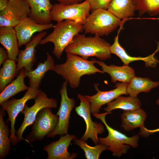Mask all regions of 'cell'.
I'll return each mask as SVG.
<instances>
[{
  "instance_id": "20",
  "label": "cell",
  "mask_w": 159,
  "mask_h": 159,
  "mask_svg": "<svg viewBox=\"0 0 159 159\" xmlns=\"http://www.w3.org/2000/svg\"><path fill=\"white\" fill-rule=\"evenodd\" d=\"M0 42L7 52L9 58L15 61L20 50L15 30L9 26L0 27Z\"/></svg>"
},
{
  "instance_id": "2",
  "label": "cell",
  "mask_w": 159,
  "mask_h": 159,
  "mask_svg": "<svg viewBox=\"0 0 159 159\" xmlns=\"http://www.w3.org/2000/svg\"><path fill=\"white\" fill-rule=\"evenodd\" d=\"M66 54L65 62L55 65L54 72L65 80L71 88H75L79 86L80 78L83 75L104 73L103 70L95 66L94 64L97 62L95 59L87 60L77 55Z\"/></svg>"
},
{
  "instance_id": "21",
  "label": "cell",
  "mask_w": 159,
  "mask_h": 159,
  "mask_svg": "<svg viewBox=\"0 0 159 159\" xmlns=\"http://www.w3.org/2000/svg\"><path fill=\"white\" fill-rule=\"evenodd\" d=\"M97 63L101 67L104 73H107L110 76L111 82L115 84L117 81L128 83L132 77L135 76L134 69L129 66L107 65L103 61L99 60H97Z\"/></svg>"
},
{
  "instance_id": "32",
  "label": "cell",
  "mask_w": 159,
  "mask_h": 159,
  "mask_svg": "<svg viewBox=\"0 0 159 159\" xmlns=\"http://www.w3.org/2000/svg\"><path fill=\"white\" fill-rule=\"evenodd\" d=\"M158 132H159V128L153 130H149L145 127L140 130L139 134L143 137H147L150 135Z\"/></svg>"
},
{
  "instance_id": "11",
  "label": "cell",
  "mask_w": 159,
  "mask_h": 159,
  "mask_svg": "<svg viewBox=\"0 0 159 159\" xmlns=\"http://www.w3.org/2000/svg\"><path fill=\"white\" fill-rule=\"evenodd\" d=\"M67 83L65 81L59 90L61 96L60 105L56 113L59 117L58 123L55 129L46 136L47 138H53L58 135H64L68 133L70 115L75 102L74 98H70L68 96Z\"/></svg>"
},
{
  "instance_id": "9",
  "label": "cell",
  "mask_w": 159,
  "mask_h": 159,
  "mask_svg": "<svg viewBox=\"0 0 159 159\" xmlns=\"http://www.w3.org/2000/svg\"><path fill=\"white\" fill-rule=\"evenodd\" d=\"M34 100V103L33 105L29 107L26 104L21 112L24 115V118L21 126L16 132L19 142L22 140L26 141L22 137L23 132L28 126L33 123L37 114L41 110L47 107H57V101L54 98H48L46 94L42 91Z\"/></svg>"
},
{
  "instance_id": "27",
  "label": "cell",
  "mask_w": 159,
  "mask_h": 159,
  "mask_svg": "<svg viewBox=\"0 0 159 159\" xmlns=\"http://www.w3.org/2000/svg\"><path fill=\"white\" fill-rule=\"evenodd\" d=\"M5 111L0 109V159L7 156L11 150V141L9 136L10 132L9 126L4 122Z\"/></svg>"
},
{
  "instance_id": "1",
  "label": "cell",
  "mask_w": 159,
  "mask_h": 159,
  "mask_svg": "<svg viewBox=\"0 0 159 159\" xmlns=\"http://www.w3.org/2000/svg\"><path fill=\"white\" fill-rule=\"evenodd\" d=\"M110 44L98 35L86 37L85 34H78L64 50L66 53L80 56L87 60L95 57L101 60L111 58Z\"/></svg>"
},
{
  "instance_id": "36",
  "label": "cell",
  "mask_w": 159,
  "mask_h": 159,
  "mask_svg": "<svg viewBox=\"0 0 159 159\" xmlns=\"http://www.w3.org/2000/svg\"><path fill=\"white\" fill-rule=\"evenodd\" d=\"M156 103L159 105V98L156 101Z\"/></svg>"
},
{
  "instance_id": "15",
  "label": "cell",
  "mask_w": 159,
  "mask_h": 159,
  "mask_svg": "<svg viewBox=\"0 0 159 159\" xmlns=\"http://www.w3.org/2000/svg\"><path fill=\"white\" fill-rule=\"evenodd\" d=\"M52 23L41 24L32 19L27 16L23 19L14 28L16 32L19 47L26 45L32 39L34 34L41 32L54 27Z\"/></svg>"
},
{
  "instance_id": "23",
  "label": "cell",
  "mask_w": 159,
  "mask_h": 159,
  "mask_svg": "<svg viewBox=\"0 0 159 159\" xmlns=\"http://www.w3.org/2000/svg\"><path fill=\"white\" fill-rule=\"evenodd\" d=\"M159 86V81L153 82L148 78L133 77L128 83L127 93L129 96L137 97L141 92H148Z\"/></svg>"
},
{
  "instance_id": "33",
  "label": "cell",
  "mask_w": 159,
  "mask_h": 159,
  "mask_svg": "<svg viewBox=\"0 0 159 159\" xmlns=\"http://www.w3.org/2000/svg\"><path fill=\"white\" fill-rule=\"evenodd\" d=\"M9 58L8 54L6 50L4 48L0 47V66Z\"/></svg>"
},
{
  "instance_id": "5",
  "label": "cell",
  "mask_w": 159,
  "mask_h": 159,
  "mask_svg": "<svg viewBox=\"0 0 159 159\" xmlns=\"http://www.w3.org/2000/svg\"><path fill=\"white\" fill-rule=\"evenodd\" d=\"M121 19L107 9L92 10L83 25L85 33L99 36H107L122 25Z\"/></svg>"
},
{
  "instance_id": "34",
  "label": "cell",
  "mask_w": 159,
  "mask_h": 159,
  "mask_svg": "<svg viewBox=\"0 0 159 159\" xmlns=\"http://www.w3.org/2000/svg\"><path fill=\"white\" fill-rule=\"evenodd\" d=\"M59 3L67 4L71 5L80 3L83 0H57Z\"/></svg>"
},
{
  "instance_id": "18",
  "label": "cell",
  "mask_w": 159,
  "mask_h": 159,
  "mask_svg": "<svg viewBox=\"0 0 159 159\" xmlns=\"http://www.w3.org/2000/svg\"><path fill=\"white\" fill-rule=\"evenodd\" d=\"M28 3L30 8L29 16L38 23L47 24L52 21L50 15L52 7L50 0H25Z\"/></svg>"
},
{
  "instance_id": "29",
  "label": "cell",
  "mask_w": 159,
  "mask_h": 159,
  "mask_svg": "<svg viewBox=\"0 0 159 159\" xmlns=\"http://www.w3.org/2000/svg\"><path fill=\"white\" fill-rule=\"evenodd\" d=\"M133 3L139 16L145 13L151 16L159 14V0H133Z\"/></svg>"
},
{
  "instance_id": "8",
  "label": "cell",
  "mask_w": 159,
  "mask_h": 159,
  "mask_svg": "<svg viewBox=\"0 0 159 159\" xmlns=\"http://www.w3.org/2000/svg\"><path fill=\"white\" fill-rule=\"evenodd\" d=\"M42 91L40 89H36L29 87V89L21 98L17 99L13 98L10 100L5 101L0 105L1 108L6 112L8 117V120L10 122V138L12 146H16L19 143L15 134L14 126L17 116L23 110L26 102L29 100L34 99Z\"/></svg>"
},
{
  "instance_id": "22",
  "label": "cell",
  "mask_w": 159,
  "mask_h": 159,
  "mask_svg": "<svg viewBox=\"0 0 159 159\" xmlns=\"http://www.w3.org/2000/svg\"><path fill=\"white\" fill-rule=\"evenodd\" d=\"M147 115L142 109L125 111L121 116V127L124 130L130 131L136 128L140 129L145 127L144 122Z\"/></svg>"
},
{
  "instance_id": "13",
  "label": "cell",
  "mask_w": 159,
  "mask_h": 159,
  "mask_svg": "<svg viewBox=\"0 0 159 159\" xmlns=\"http://www.w3.org/2000/svg\"><path fill=\"white\" fill-rule=\"evenodd\" d=\"M128 84L127 82H118L115 84V89L105 91L100 90L98 84H94L97 93L92 96H85L90 102L91 113H99L103 105L112 102L120 95H127L126 90Z\"/></svg>"
},
{
  "instance_id": "12",
  "label": "cell",
  "mask_w": 159,
  "mask_h": 159,
  "mask_svg": "<svg viewBox=\"0 0 159 159\" xmlns=\"http://www.w3.org/2000/svg\"><path fill=\"white\" fill-rule=\"evenodd\" d=\"M30 11L29 5L25 0L9 1L7 7L0 11V27L14 28L29 16Z\"/></svg>"
},
{
  "instance_id": "10",
  "label": "cell",
  "mask_w": 159,
  "mask_h": 159,
  "mask_svg": "<svg viewBox=\"0 0 159 159\" xmlns=\"http://www.w3.org/2000/svg\"><path fill=\"white\" fill-rule=\"evenodd\" d=\"M77 97L80 100V105L75 107L77 113L84 120L86 125L85 133L80 139L86 141L90 138L95 145L99 143L98 134H101L105 131L103 125L101 123L92 121L90 114V103L85 96L77 94Z\"/></svg>"
},
{
  "instance_id": "31",
  "label": "cell",
  "mask_w": 159,
  "mask_h": 159,
  "mask_svg": "<svg viewBox=\"0 0 159 159\" xmlns=\"http://www.w3.org/2000/svg\"><path fill=\"white\" fill-rule=\"evenodd\" d=\"M91 7V10L97 9H107L112 0H88Z\"/></svg>"
},
{
  "instance_id": "37",
  "label": "cell",
  "mask_w": 159,
  "mask_h": 159,
  "mask_svg": "<svg viewBox=\"0 0 159 159\" xmlns=\"http://www.w3.org/2000/svg\"><path fill=\"white\" fill-rule=\"evenodd\" d=\"M9 0V1H11V0Z\"/></svg>"
},
{
  "instance_id": "25",
  "label": "cell",
  "mask_w": 159,
  "mask_h": 159,
  "mask_svg": "<svg viewBox=\"0 0 159 159\" xmlns=\"http://www.w3.org/2000/svg\"><path fill=\"white\" fill-rule=\"evenodd\" d=\"M107 105V107L104 109V110L106 112H111L112 110L116 109L127 111L140 108L141 102L137 97L120 95Z\"/></svg>"
},
{
  "instance_id": "7",
  "label": "cell",
  "mask_w": 159,
  "mask_h": 159,
  "mask_svg": "<svg viewBox=\"0 0 159 159\" xmlns=\"http://www.w3.org/2000/svg\"><path fill=\"white\" fill-rule=\"evenodd\" d=\"M51 108H45L38 113L33 123L32 131L25 139L27 143L30 144L36 140H43L56 128L58 123L59 117L53 113Z\"/></svg>"
},
{
  "instance_id": "17",
  "label": "cell",
  "mask_w": 159,
  "mask_h": 159,
  "mask_svg": "<svg viewBox=\"0 0 159 159\" xmlns=\"http://www.w3.org/2000/svg\"><path fill=\"white\" fill-rule=\"evenodd\" d=\"M120 31L115 37L114 42L110 47L111 54H114L118 56L123 63V65L128 66L131 62L138 60H142L144 62L146 67H150L155 68L159 63L158 60L154 55L159 51V42H157V47L155 51L153 53L148 56L142 57H133L129 55L124 49L120 44L118 41V36Z\"/></svg>"
},
{
  "instance_id": "4",
  "label": "cell",
  "mask_w": 159,
  "mask_h": 159,
  "mask_svg": "<svg viewBox=\"0 0 159 159\" xmlns=\"http://www.w3.org/2000/svg\"><path fill=\"white\" fill-rule=\"evenodd\" d=\"M111 112L92 114L96 118L100 120L105 126L108 132L107 136L99 138V143L107 146V150L112 153L113 156L119 158L127 153L130 146L136 148L138 146L139 135L129 137L110 126L106 122L105 117Z\"/></svg>"
},
{
  "instance_id": "16",
  "label": "cell",
  "mask_w": 159,
  "mask_h": 159,
  "mask_svg": "<svg viewBox=\"0 0 159 159\" xmlns=\"http://www.w3.org/2000/svg\"><path fill=\"white\" fill-rule=\"evenodd\" d=\"M76 137L74 135L67 134L61 136L59 140L45 146L43 150L48 154L47 159H73L77 155L76 153H70L68 148Z\"/></svg>"
},
{
  "instance_id": "26",
  "label": "cell",
  "mask_w": 159,
  "mask_h": 159,
  "mask_svg": "<svg viewBox=\"0 0 159 159\" xmlns=\"http://www.w3.org/2000/svg\"><path fill=\"white\" fill-rule=\"evenodd\" d=\"M25 77V70L23 68L16 78L1 92L0 105L18 93L29 89V87L26 86L24 83V79Z\"/></svg>"
},
{
  "instance_id": "19",
  "label": "cell",
  "mask_w": 159,
  "mask_h": 159,
  "mask_svg": "<svg viewBox=\"0 0 159 159\" xmlns=\"http://www.w3.org/2000/svg\"><path fill=\"white\" fill-rule=\"evenodd\" d=\"M47 59L44 62H39L34 70L27 71L25 70V74L29 79V87L36 89L39 87L45 73L49 70L54 71L55 65L53 58L48 52L47 53Z\"/></svg>"
},
{
  "instance_id": "3",
  "label": "cell",
  "mask_w": 159,
  "mask_h": 159,
  "mask_svg": "<svg viewBox=\"0 0 159 159\" xmlns=\"http://www.w3.org/2000/svg\"><path fill=\"white\" fill-rule=\"evenodd\" d=\"M53 28L52 32L43 38L40 44L52 43L54 45L53 53L59 59L74 37L84 31L83 25L71 20L66 19L57 22Z\"/></svg>"
},
{
  "instance_id": "14",
  "label": "cell",
  "mask_w": 159,
  "mask_h": 159,
  "mask_svg": "<svg viewBox=\"0 0 159 159\" xmlns=\"http://www.w3.org/2000/svg\"><path fill=\"white\" fill-rule=\"evenodd\" d=\"M47 34L46 31H43L35 35L26 45L25 49L20 51L17 61L16 75H19L23 68L27 71L33 70V66L36 61V47L40 44L42 40L46 37Z\"/></svg>"
},
{
  "instance_id": "28",
  "label": "cell",
  "mask_w": 159,
  "mask_h": 159,
  "mask_svg": "<svg viewBox=\"0 0 159 159\" xmlns=\"http://www.w3.org/2000/svg\"><path fill=\"white\" fill-rule=\"evenodd\" d=\"M16 61L8 58L3 63L0 70V92H1L16 76Z\"/></svg>"
},
{
  "instance_id": "35",
  "label": "cell",
  "mask_w": 159,
  "mask_h": 159,
  "mask_svg": "<svg viewBox=\"0 0 159 159\" xmlns=\"http://www.w3.org/2000/svg\"><path fill=\"white\" fill-rule=\"evenodd\" d=\"M9 1V0H0V11L7 7Z\"/></svg>"
},
{
  "instance_id": "24",
  "label": "cell",
  "mask_w": 159,
  "mask_h": 159,
  "mask_svg": "<svg viewBox=\"0 0 159 159\" xmlns=\"http://www.w3.org/2000/svg\"><path fill=\"white\" fill-rule=\"evenodd\" d=\"M107 9L123 20L133 16L135 11L133 0H112Z\"/></svg>"
},
{
  "instance_id": "30",
  "label": "cell",
  "mask_w": 159,
  "mask_h": 159,
  "mask_svg": "<svg viewBox=\"0 0 159 159\" xmlns=\"http://www.w3.org/2000/svg\"><path fill=\"white\" fill-rule=\"evenodd\" d=\"M73 143L82 149L87 159H98L101 153L107 150V146L99 143L94 146L89 145L86 141L76 137L73 139Z\"/></svg>"
},
{
  "instance_id": "6",
  "label": "cell",
  "mask_w": 159,
  "mask_h": 159,
  "mask_svg": "<svg viewBox=\"0 0 159 159\" xmlns=\"http://www.w3.org/2000/svg\"><path fill=\"white\" fill-rule=\"evenodd\" d=\"M91 10V6L88 0L74 4H55L53 5L50 11L51 19L57 22L66 19L71 20L83 25Z\"/></svg>"
}]
</instances>
